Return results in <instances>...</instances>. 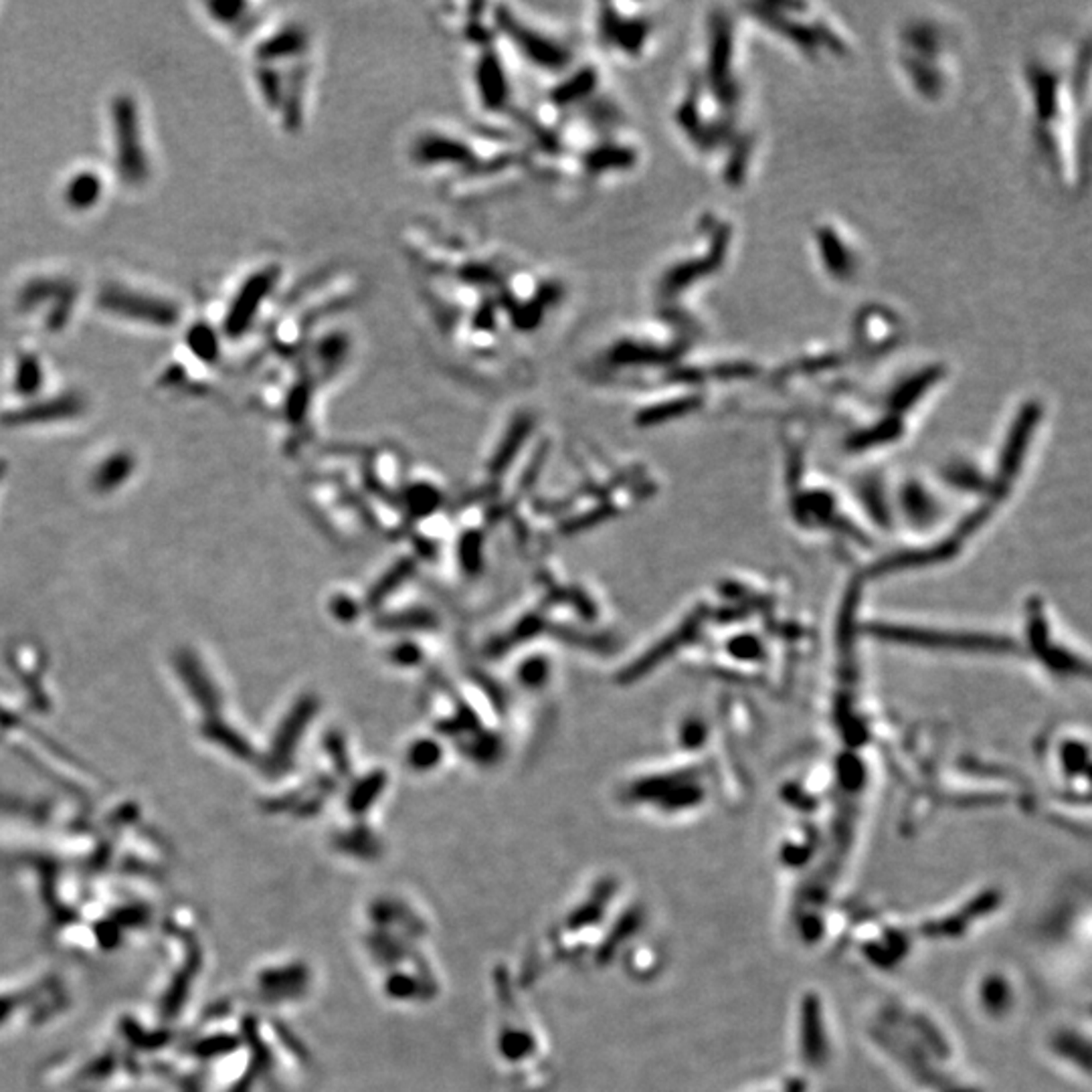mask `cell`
<instances>
[{
  "label": "cell",
  "mask_w": 1092,
  "mask_h": 1092,
  "mask_svg": "<svg viewBox=\"0 0 1092 1092\" xmlns=\"http://www.w3.org/2000/svg\"><path fill=\"white\" fill-rule=\"evenodd\" d=\"M115 154H118V170L123 180L130 185H140L148 177V160L140 134V120L136 105L130 96H120L112 107Z\"/></svg>",
  "instance_id": "cell-1"
},
{
  "label": "cell",
  "mask_w": 1092,
  "mask_h": 1092,
  "mask_svg": "<svg viewBox=\"0 0 1092 1092\" xmlns=\"http://www.w3.org/2000/svg\"><path fill=\"white\" fill-rule=\"evenodd\" d=\"M99 305L115 316L148 322L152 326H175L178 322V308L175 304L122 286L105 287L99 296Z\"/></svg>",
  "instance_id": "cell-2"
},
{
  "label": "cell",
  "mask_w": 1092,
  "mask_h": 1092,
  "mask_svg": "<svg viewBox=\"0 0 1092 1092\" xmlns=\"http://www.w3.org/2000/svg\"><path fill=\"white\" fill-rule=\"evenodd\" d=\"M276 281H278V268H266V269L255 271L253 276L245 281L227 312L225 330L229 336H239V334H243L247 328H250L253 318L258 316L259 305L269 296L273 286H276Z\"/></svg>",
  "instance_id": "cell-3"
},
{
  "label": "cell",
  "mask_w": 1092,
  "mask_h": 1092,
  "mask_svg": "<svg viewBox=\"0 0 1092 1092\" xmlns=\"http://www.w3.org/2000/svg\"><path fill=\"white\" fill-rule=\"evenodd\" d=\"M476 65V86L479 99H482L486 107L498 110V107H502L504 99H506V79H504L502 63L498 61V57L487 53L479 57Z\"/></svg>",
  "instance_id": "cell-4"
},
{
  "label": "cell",
  "mask_w": 1092,
  "mask_h": 1092,
  "mask_svg": "<svg viewBox=\"0 0 1092 1092\" xmlns=\"http://www.w3.org/2000/svg\"><path fill=\"white\" fill-rule=\"evenodd\" d=\"M99 195H102V180L94 172H79L65 188V198L73 209H87L97 203Z\"/></svg>",
  "instance_id": "cell-5"
},
{
  "label": "cell",
  "mask_w": 1092,
  "mask_h": 1092,
  "mask_svg": "<svg viewBox=\"0 0 1092 1092\" xmlns=\"http://www.w3.org/2000/svg\"><path fill=\"white\" fill-rule=\"evenodd\" d=\"M304 51V35L296 29H286L279 35L271 37L261 45L259 57L261 59H279V57H292Z\"/></svg>",
  "instance_id": "cell-6"
},
{
  "label": "cell",
  "mask_w": 1092,
  "mask_h": 1092,
  "mask_svg": "<svg viewBox=\"0 0 1092 1092\" xmlns=\"http://www.w3.org/2000/svg\"><path fill=\"white\" fill-rule=\"evenodd\" d=\"M41 380H43V369H41L39 360L31 357V354H24V357H21L19 364H16V388H19L21 393L35 391V387H39Z\"/></svg>",
  "instance_id": "cell-7"
},
{
  "label": "cell",
  "mask_w": 1092,
  "mask_h": 1092,
  "mask_svg": "<svg viewBox=\"0 0 1092 1092\" xmlns=\"http://www.w3.org/2000/svg\"><path fill=\"white\" fill-rule=\"evenodd\" d=\"M188 344L198 359H203V360L217 359V352H219L217 338H214V334L206 326H196L190 330Z\"/></svg>",
  "instance_id": "cell-8"
},
{
  "label": "cell",
  "mask_w": 1092,
  "mask_h": 1092,
  "mask_svg": "<svg viewBox=\"0 0 1092 1092\" xmlns=\"http://www.w3.org/2000/svg\"><path fill=\"white\" fill-rule=\"evenodd\" d=\"M245 8V5L239 3H219V5H211L213 14L217 16L221 21H235L239 19V13H241Z\"/></svg>",
  "instance_id": "cell-9"
}]
</instances>
